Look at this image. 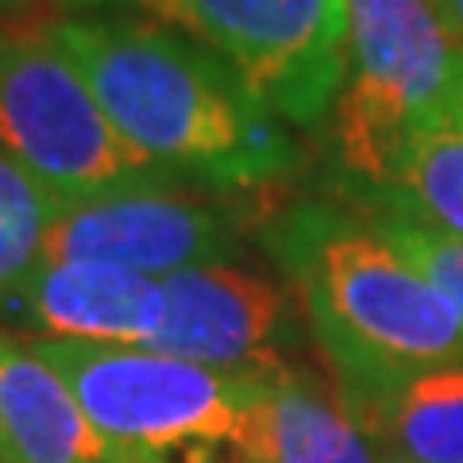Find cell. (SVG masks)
Listing matches in <instances>:
<instances>
[{
	"instance_id": "11",
	"label": "cell",
	"mask_w": 463,
	"mask_h": 463,
	"mask_svg": "<svg viewBox=\"0 0 463 463\" xmlns=\"http://www.w3.org/2000/svg\"><path fill=\"white\" fill-rule=\"evenodd\" d=\"M0 440L8 463H163L109 444L58 371L8 332H0Z\"/></svg>"
},
{
	"instance_id": "12",
	"label": "cell",
	"mask_w": 463,
	"mask_h": 463,
	"mask_svg": "<svg viewBox=\"0 0 463 463\" xmlns=\"http://www.w3.org/2000/svg\"><path fill=\"white\" fill-rule=\"evenodd\" d=\"M352 417L394 463H463V359L410 374Z\"/></svg>"
},
{
	"instance_id": "16",
	"label": "cell",
	"mask_w": 463,
	"mask_h": 463,
	"mask_svg": "<svg viewBox=\"0 0 463 463\" xmlns=\"http://www.w3.org/2000/svg\"><path fill=\"white\" fill-rule=\"evenodd\" d=\"M437 8L444 16V27L452 32V39L459 43V51H463V0H437Z\"/></svg>"
},
{
	"instance_id": "15",
	"label": "cell",
	"mask_w": 463,
	"mask_h": 463,
	"mask_svg": "<svg viewBox=\"0 0 463 463\" xmlns=\"http://www.w3.org/2000/svg\"><path fill=\"white\" fill-rule=\"evenodd\" d=\"M355 209L379 228V236L390 243V248H398L432 286L440 289L448 298V306H452L456 317L463 321V240L440 236V232L417 224L394 209H379V205H355Z\"/></svg>"
},
{
	"instance_id": "10",
	"label": "cell",
	"mask_w": 463,
	"mask_h": 463,
	"mask_svg": "<svg viewBox=\"0 0 463 463\" xmlns=\"http://www.w3.org/2000/svg\"><path fill=\"white\" fill-rule=\"evenodd\" d=\"M232 463H374V448L340 386L309 367L279 364L255 371Z\"/></svg>"
},
{
	"instance_id": "5",
	"label": "cell",
	"mask_w": 463,
	"mask_h": 463,
	"mask_svg": "<svg viewBox=\"0 0 463 463\" xmlns=\"http://www.w3.org/2000/svg\"><path fill=\"white\" fill-rule=\"evenodd\" d=\"M66 12L147 16L201 43L294 128H321L347 78V0H66Z\"/></svg>"
},
{
	"instance_id": "14",
	"label": "cell",
	"mask_w": 463,
	"mask_h": 463,
	"mask_svg": "<svg viewBox=\"0 0 463 463\" xmlns=\"http://www.w3.org/2000/svg\"><path fill=\"white\" fill-rule=\"evenodd\" d=\"M58 201L16 158L0 151V298L12 294L39 267L43 240L54 224Z\"/></svg>"
},
{
	"instance_id": "17",
	"label": "cell",
	"mask_w": 463,
	"mask_h": 463,
	"mask_svg": "<svg viewBox=\"0 0 463 463\" xmlns=\"http://www.w3.org/2000/svg\"><path fill=\"white\" fill-rule=\"evenodd\" d=\"M452 124L463 128V58H459V78H456V97H452V116H448Z\"/></svg>"
},
{
	"instance_id": "6",
	"label": "cell",
	"mask_w": 463,
	"mask_h": 463,
	"mask_svg": "<svg viewBox=\"0 0 463 463\" xmlns=\"http://www.w3.org/2000/svg\"><path fill=\"white\" fill-rule=\"evenodd\" d=\"M0 151L62 205L178 185L120 139L47 27H0Z\"/></svg>"
},
{
	"instance_id": "18",
	"label": "cell",
	"mask_w": 463,
	"mask_h": 463,
	"mask_svg": "<svg viewBox=\"0 0 463 463\" xmlns=\"http://www.w3.org/2000/svg\"><path fill=\"white\" fill-rule=\"evenodd\" d=\"M32 0H0V12H12V8H27Z\"/></svg>"
},
{
	"instance_id": "7",
	"label": "cell",
	"mask_w": 463,
	"mask_h": 463,
	"mask_svg": "<svg viewBox=\"0 0 463 463\" xmlns=\"http://www.w3.org/2000/svg\"><path fill=\"white\" fill-rule=\"evenodd\" d=\"M236 194L197 185H132L58 209L39 263H100L166 279L201 263H228L243 248Z\"/></svg>"
},
{
	"instance_id": "4",
	"label": "cell",
	"mask_w": 463,
	"mask_h": 463,
	"mask_svg": "<svg viewBox=\"0 0 463 463\" xmlns=\"http://www.w3.org/2000/svg\"><path fill=\"white\" fill-rule=\"evenodd\" d=\"M347 78L332 105L347 197H374L417 128L452 116L459 43L437 0H347Z\"/></svg>"
},
{
	"instance_id": "1",
	"label": "cell",
	"mask_w": 463,
	"mask_h": 463,
	"mask_svg": "<svg viewBox=\"0 0 463 463\" xmlns=\"http://www.w3.org/2000/svg\"><path fill=\"white\" fill-rule=\"evenodd\" d=\"M43 27L120 139L170 182L248 194L298 174L286 120L201 43L124 12H62Z\"/></svg>"
},
{
	"instance_id": "9",
	"label": "cell",
	"mask_w": 463,
	"mask_h": 463,
	"mask_svg": "<svg viewBox=\"0 0 463 463\" xmlns=\"http://www.w3.org/2000/svg\"><path fill=\"white\" fill-rule=\"evenodd\" d=\"M0 309L43 332V340L147 347L163 328L166 294L147 274L100 263H39L0 298Z\"/></svg>"
},
{
	"instance_id": "19",
	"label": "cell",
	"mask_w": 463,
	"mask_h": 463,
	"mask_svg": "<svg viewBox=\"0 0 463 463\" xmlns=\"http://www.w3.org/2000/svg\"><path fill=\"white\" fill-rule=\"evenodd\" d=\"M0 456H5V440H0Z\"/></svg>"
},
{
	"instance_id": "3",
	"label": "cell",
	"mask_w": 463,
	"mask_h": 463,
	"mask_svg": "<svg viewBox=\"0 0 463 463\" xmlns=\"http://www.w3.org/2000/svg\"><path fill=\"white\" fill-rule=\"evenodd\" d=\"M27 347L58 371L100 437L132 459L221 463L255 390V371H216L151 347L43 336Z\"/></svg>"
},
{
	"instance_id": "2",
	"label": "cell",
	"mask_w": 463,
	"mask_h": 463,
	"mask_svg": "<svg viewBox=\"0 0 463 463\" xmlns=\"http://www.w3.org/2000/svg\"><path fill=\"white\" fill-rule=\"evenodd\" d=\"M263 248L301 298L352 413L417 371L463 359L448 298L355 205L298 201L263 224Z\"/></svg>"
},
{
	"instance_id": "13",
	"label": "cell",
	"mask_w": 463,
	"mask_h": 463,
	"mask_svg": "<svg viewBox=\"0 0 463 463\" xmlns=\"http://www.w3.org/2000/svg\"><path fill=\"white\" fill-rule=\"evenodd\" d=\"M355 205L394 209L440 236L463 240V128L452 120L417 128L405 139L390 182Z\"/></svg>"
},
{
	"instance_id": "20",
	"label": "cell",
	"mask_w": 463,
	"mask_h": 463,
	"mask_svg": "<svg viewBox=\"0 0 463 463\" xmlns=\"http://www.w3.org/2000/svg\"><path fill=\"white\" fill-rule=\"evenodd\" d=\"M0 463H8V459H5V456H0Z\"/></svg>"
},
{
	"instance_id": "8",
	"label": "cell",
	"mask_w": 463,
	"mask_h": 463,
	"mask_svg": "<svg viewBox=\"0 0 463 463\" xmlns=\"http://www.w3.org/2000/svg\"><path fill=\"white\" fill-rule=\"evenodd\" d=\"M166 317L151 352L216 371H267L289 364L294 344L289 298L267 274L236 263H201L166 274Z\"/></svg>"
}]
</instances>
